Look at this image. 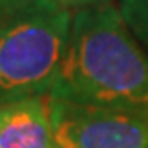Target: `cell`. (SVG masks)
<instances>
[{"label": "cell", "instance_id": "6da1fadb", "mask_svg": "<svg viewBox=\"0 0 148 148\" xmlns=\"http://www.w3.org/2000/svg\"><path fill=\"white\" fill-rule=\"evenodd\" d=\"M48 94L79 104L148 114V54L114 4L73 12L66 56Z\"/></svg>", "mask_w": 148, "mask_h": 148}, {"label": "cell", "instance_id": "8992f818", "mask_svg": "<svg viewBox=\"0 0 148 148\" xmlns=\"http://www.w3.org/2000/svg\"><path fill=\"white\" fill-rule=\"evenodd\" d=\"M52 2L60 4L62 8H66V10H69V12H77V10H83V8L106 4L108 0H52Z\"/></svg>", "mask_w": 148, "mask_h": 148}, {"label": "cell", "instance_id": "277c9868", "mask_svg": "<svg viewBox=\"0 0 148 148\" xmlns=\"http://www.w3.org/2000/svg\"><path fill=\"white\" fill-rule=\"evenodd\" d=\"M48 100L38 94L0 104V148H56Z\"/></svg>", "mask_w": 148, "mask_h": 148}, {"label": "cell", "instance_id": "7a4b0ae2", "mask_svg": "<svg viewBox=\"0 0 148 148\" xmlns=\"http://www.w3.org/2000/svg\"><path fill=\"white\" fill-rule=\"evenodd\" d=\"M71 19L52 0H0V104L52 90Z\"/></svg>", "mask_w": 148, "mask_h": 148}, {"label": "cell", "instance_id": "3957f363", "mask_svg": "<svg viewBox=\"0 0 148 148\" xmlns=\"http://www.w3.org/2000/svg\"><path fill=\"white\" fill-rule=\"evenodd\" d=\"M56 148H148V114L79 104L50 94Z\"/></svg>", "mask_w": 148, "mask_h": 148}, {"label": "cell", "instance_id": "5b68a950", "mask_svg": "<svg viewBox=\"0 0 148 148\" xmlns=\"http://www.w3.org/2000/svg\"><path fill=\"white\" fill-rule=\"evenodd\" d=\"M127 25L148 38V0H123V10Z\"/></svg>", "mask_w": 148, "mask_h": 148}]
</instances>
